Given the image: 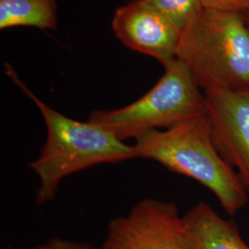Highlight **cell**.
I'll list each match as a JSON object with an SVG mask.
<instances>
[{
	"label": "cell",
	"mask_w": 249,
	"mask_h": 249,
	"mask_svg": "<svg viewBox=\"0 0 249 249\" xmlns=\"http://www.w3.org/2000/svg\"><path fill=\"white\" fill-rule=\"evenodd\" d=\"M5 68L9 79L32 100L45 121V143L38 157L29 163L39 180L37 204L52 201L61 182L69 176L99 164L136 158L133 145L118 140L106 128L89 120H75L47 106L21 81L10 65L6 64Z\"/></svg>",
	"instance_id": "1"
},
{
	"label": "cell",
	"mask_w": 249,
	"mask_h": 249,
	"mask_svg": "<svg viewBox=\"0 0 249 249\" xmlns=\"http://www.w3.org/2000/svg\"><path fill=\"white\" fill-rule=\"evenodd\" d=\"M178 28L181 34L195 21L203 8L199 0H142Z\"/></svg>",
	"instance_id": "10"
},
{
	"label": "cell",
	"mask_w": 249,
	"mask_h": 249,
	"mask_svg": "<svg viewBox=\"0 0 249 249\" xmlns=\"http://www.w3.org/2000/svg\"><path fill=\"white\" fill-rule=\"evenodd\" d=\"M247 14H249V12H248V13H247Z\"/></svg>",
	"instance_id": "13"
},
{
	"label": "cell",
	"mask_w": 249,
	"mask_h": 249,
	"mask_svg": "<svg viewBox=\"0 0 249 249\" xmlns=\"http://www.w3.org/2000/svg\"><path fill=\"white\" fill-rule=\"evenodd\" d=\"M32 249H95L89 246V244L77 242V241L53 238L47 241L45 244L35 247Z\"/></svg>",
	"instance_id": "12"
},
{
	"label": "cell",
	"mask_w": 249,
	"mask_h": 249,
	"mask_svg": "<svg viewBox=\"0 0 249 249\" xmlns=\"http://www.w3.org/2000/svg\"><path fill=\"white\" fill-rule=\"evenodd\" d=\"M214 143L249 195V90H204Z\"/></svg>",
	"instance_id": "6"
},
{
	"label": "cell",
	"mask_w": 249,
	"mask_h": 249,
	"mask_svg": "<svg viewBox=\"0 0 249 249\" xmlns=\"http://www.w3.org/2000/svg\"><path fill=\"white\" fill-rule=\"evenodd\" d=\"M19 26L56 30V0H0V29Z\"/></svg>",
	"instance_id": "9"
},
{
	"label": "cell",
	"mask_w": 249,
	"mask_h": 249,
	"mask_svg": "<svg viewBox=\"0 0 249 249\" xmlns=\"http://www.w3.org/2000/svg\"><path fill=\"white\" fill-rule=\"evenodd\" d=\"M203 9L248 13L249 0H199Z\"/></svg>",
	"instance_id": "11"
},
{
	"label": "cell",
	"mask_w": 249,
	"mask_h": 249,
	"mask_svg": "<svg viewBox=\"0 0 249 249\" xmlns=\"http://www.w3.org/2000/svg\"><path fill=\"white\" fill-rule=\"evenodd\" d=\"M136 158L153 160L210 190L225 213L233 216L249 202V195L235 171L214 143L207 112L163 130L135 140Z\"/></svg>",
	"instance_id": "2"
},
{
	"label": "cell",
	"mask_w": 249,
	"mask_h": 249,
	"mask_svg": "<svg viewBox=\"0 0 249 249\" xmlns=\"http://www.w3.org/2000/svg\"><path fill=\"white\" fill-rule=\"evenodd\" d=\"M183 216L194 249H249L234 222L224 219L212 206L198 202Z\"/></svg>",
	"instance_id": "8"
},
{
	"label": "cell",
	"mask_w": 249,
	"mask_h": 249,
	"mask_svg": "<svg viewBox=\"0 0 249 249\" xmlns=\"http://www.w3.org/2000/svg\"><path fill=\"white\" fill-rule=\"evenodd\" d=\"M177 58L203 91L249 90V28L244 15L203 9L181 34Z\"/></svg>",
	"instance_id": "3"
},
{
	"label": "cell",
	"mask_w": 249,
	"mask_h": 249,
	"mask_svg": "<svg viewBox=\"0 0 249 249\" xmlns=\"http://www.w3.org/2000/svg\"><path fill=\"white\" fill-rule=\"evenodd\" d=\"M163 68L160 80L141 98L121 108L93 111L88 120L125 142L204 114V93L185 63L176 57Z\"/></svg>",
	"instance_id": "4"
},
{
	"label": "cell",
	"mask_w": 249,
	"mask_h": 249,
	"mask_svg": "<svg viewBox=\"0 0 249 249\" xmlns=\"http://www.w3.org/2000/svg\"><path fill=\"white\" fill-rule=\"evenodd\" d=\"M101 249H194L176 203L144 198L109 223Z\"/></svg>",
	"instance_id": "5"
},
{
	"label": "cell",
	"mask_w": 249,
	"mask_h": 249,
	"mask_svg": "<svg viewBox=\"0 0 249 249\" xmlns=\"http://www.w3.org/2000/svg\"><path fill=\"white\" fill-rule=\"evenodd\" d=\"M112 28L125 47L151 56L162 66L177 57L181 32L142 0L116 9Z\"/></svg>",
	"instance_id": "7"
}]
</instances>
